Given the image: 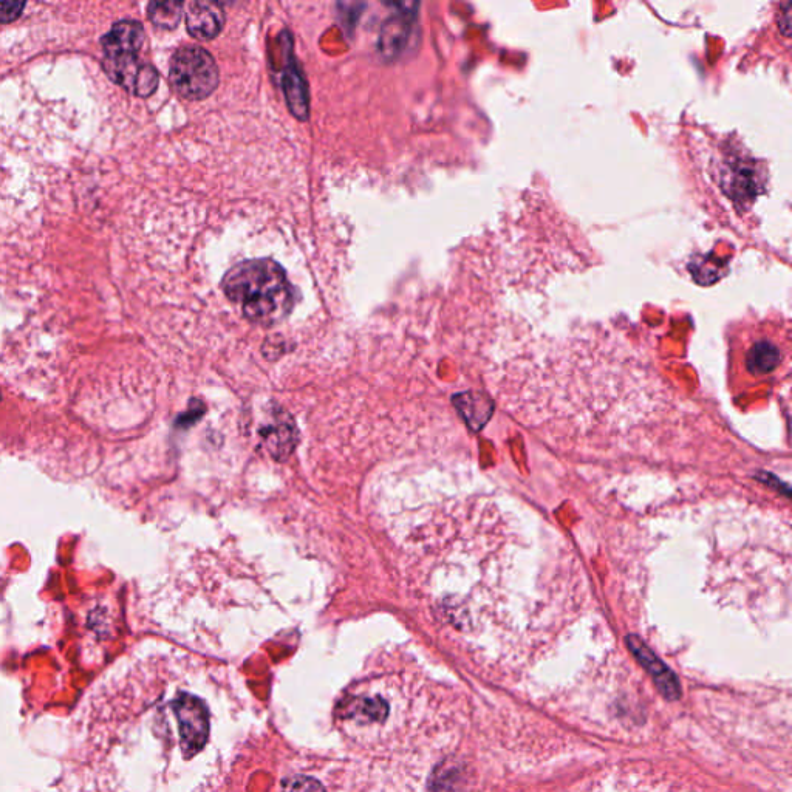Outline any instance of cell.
<instances>
[{"instance_id": "6", "label": "cell", "mask_w": 792, "mask_h": 792, "mask_svg": "<svg viewBox=\"0 0 792 792\" xmlns=\"http://www.w3.org/2000/svg\"><path fill=\"white\" fill-rule=\"evenodd\" d=\"M225 10L217 2L195 0L186 7V28L198 41H212L225 27Z\"/></svg>"}, {"instance_id": "11", "label": "cell", "mask_w": 792, "mask_h": 792, "mask_svg": "<svg viewBox=\"0 0 792 792\" xmlns=\"http://www.w3.org/2000/svg\"><path fill=\"white\" fill-rule=\"evenodd\" d=\"M282 792H325L318 780L307 775H293L282 783Z\"/></svg>"}, {"instance_id": "5", "label": "cell", "mask_w": 792, "mask_h": 792, "mask_svg": "<svg viewBox=\"0 0 792 792\" xmlns=\"http://www.w3.org/2000/svg\"><path fill=\"white\" fill-rule=\"evenodd\" d=\"M627 642H629L630 650L635 653L636 659L641 663V666L652 676L653 683H655L659 693H661L666 700H680L681 686L675 673H673L672 670H670L669 667H667L666 664H664L663 661L641 641V639L636 638V636H630Z\"/></svg>"}, {"instance_id": "3", "label": "cell", "mask_w": 792, "mask_h": 792, "mask_svg": "<svg viewBox=\"0 0 792 792\" xmlns=\"http://www.w3.org/2000/svg\"><path fill=\"white\" fill-rule=\"evenodd\" d=\"M169 79L178 95L191 101H200L216 92L219 67L214 56L205 48L185 45L172 56Z\"/></svg>"}, {"instance_id": "2", "label": "cell", "mask_w": 792, "mask_h": 792, "mask_svg": "<svg viewBox=\"0 0 792 792\" xmlns=\"http://www.w3.org/2000/svg\"><path fill=\"white\" fill-rule=\"evenodd\" d=\"M143 25L121 21L103 38L104 69L110 79L134 95L147 98L157 90L160 76L151 64L140 61L143 48Z\"/></svg>"}, {"instance_id": "7", "label": "cell", "mask_w": 792, "mask_h": 792, "mask_svg": "<svg viewBox=\"0 0 792 792\" xmlns=\"http://www.w3.org/2000/svg\"><path fill=\"white\" fill-rule=\"evenodd\" d=\"M280 84L287 99L288 109L297 120L307 121L310 115L307 81L301 67L294 61L293 53H288V62L282 69Z\"/></svg>"}, {"instance_id": "4", "label": "cell", "mask_w": 792, "mask_h": 792, "mask_svg": "<svg viewBox=\"0 0 792 792\" xmlns=\"http://www.w3.org/2000/svg\"><path fill=\"white\" fill-rule=\"evenodd\" d=\"M172 711L178 723L181 752L194 757L205 748L209 737V714L205 703L189 693H178L172 701Z\"/></svg>"}, {"instance_id": "1", "label": "cell", "mask_w": 792, "mask_h": 792, "mask_svg": "<svg viewBox=\"0 0 792 792\" xmlns=\"http://www.w3.org/2000/svg\"><path fill=\"white\" fill-rule=\"evenodd\" d=\"M222 290L248 321L267 327L287 319L296 301L287 273L273 259L236 263L223 276Z\"/></svg>"}, {"instance_id": "12", "label": "cell", "mask_w": 792, "mask_h": 792, "mask_svg": "<svg viewBox=\"0 0 792 792\" xmlns=\"http://www.w3.org/2000/svg\"><path fill=\"white\" fill-rule=\"evenodd\" d=\"M24 8V2H0V22L10 24V22L16 21Z\"/></svg>"}, {"instance_id": "8", "label": "cell", "mask_w": 792, "mask_h": 792, "mask_svg": "<svg viewBox=\"0 0 792 792\" xmlns=\"http://www.w3.org/2000/svg\"><path fill=\"white\" fill-rule=\"evenodd\" d=\"M746 369L754 376H765L782 364L783 352L777 342L769 338L755 339L746 350Z\"/></svg>"}, {"instance_id": "10", "label": "cell", "mask_w": 792, "mask_h": 792, "mask_svg": "<svg viewBox=\"0 0 792 792\" xmlns=\"http://www.w3.org/2000/svg\"><path fill=\"white\" fill-rule=\"evenodd\" d=\"M147 16L155 27L174 30L183 16V5L180 2H152L147 7Z\"/></svg>"}, {"instance_id": "9", "label": "cell", "mask_w": 792, "mask_h": 792, "mask_svg": "<svg viewBox=\"0 0 792 792\" xmlns=\"http://www.w3.org/2000/svg\"><path fill=\"white\" fill-rule=\"evenodd\" d=\"M345 709H347V717L356 718V720L384 721L389 715V706L379 697L353 698L345 706Z\"/></svg>"}]
</instances>
